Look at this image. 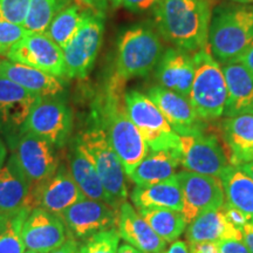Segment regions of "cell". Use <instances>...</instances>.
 <instances>
[{"label":"cell","mask_w":253,"mask_h":253,"mask_svg":"<svg viewBox=\"0 0 253 253\" xmlns=\"http://www.w3.org/2000/svg\"><path fill=\"white\" fill-rule=\"evenodd\" d=\"M78 249H79V244H78L77 239L73 238V237L71 236L61 246H60V248L55 249L54 251H52L49 253H77Z\"/></svg>","instance_id":"ab89813d"},{"label":"cell","mask_w":253,"mask_h":253,"mask_svg":"<svg viewBox=\"0 0 253 253\" xmlns=\"http://www.w3.org/2000/svg\"><path fill=\"white\" fill-rule=\"evenodd\" d=\"M166 253H190L189 252V248L186 246V244L183 240H176L173 242L171 246H170L168 252Z\"/></svg>","instance_id":"7bdbcfd3"},{"label":"cell","mask_w":253,"mask_h":253,"mask_svg":"<svg viewBox=\"0 0 253 253\" xmlns=\"http://www.w3.org/2000/svg\"><path fill=\"white\" fill-rule=\"evenodd\" d=\"M6 156H7V150H6V147L4 142L0 140V169L4 167Z\"/></svg>","instance_id":"f6af8a7d"},{"label":"cell","mask_w":253,"mask_h":253,"mask_svg":"<svg viewBox=\"0 0 253 253\" xmlns=\"http://www.w3.org/2000/svg\"><path fill=\"white\" fill-rule=\"evenodd\" d=\"M181 150L166 149L150 151L129 176L136 186H145L167 181L176 175L181 164Z\"/></svg>","instance_id":"d4e9b609"},{"label":"cell","mask_w":253,"mask_h":253,"mask_svg":"<svg viewBox=\"0 0 253 253\" xmlns=\"http://www.w3.org/2000/svg\"><path fill=\"white\" fill-rule=\"evenodd\" d=\"M120 238L121 237L115 227L102 231L87 239V251L88 253H118Z\"/></svg>","instance_id":"836d02e7"},{"label":"cell","mask_w":253,"mask_h":253,"mask_svg":"<svg viewBox=\"0 0 253 253\" xmlns=\"http://www.w3.org/2000/svg\"><path fill=\"white\" fill-rule=\"evenodd\" d=\"M100 9L91 8L84 24L63 48L65 78L84 79L89 75L102 43L104 21Z\"/></svg>","instance_id":"ba28073f"},{"label":"cell","mask_w":253,"mask_h":253,"mask_svg":"<svg viewBox=\"0 0 253 253\" xmlns=\"http://www.w3.org/2000/svg\"><path fill=\"white\" fill-rule=\"evenodd\" d=\"M21 238L26 250L49 253L60 248L69 237L61 218L36 208L25 220Z\"/></svg>","instance_id":"2e32d148"},{"label":"cell","mask_w":253,"mask_h":253,"mask_svg":"<svg viewBox=\"0 0 253 253\" xmlns=\"http://www.w3.org/2000/svg\"><path fill=\"white\" fill-rule=\"evenodd\" d=\"M131 201L137 209H168L179 212L183 210V195L176 175L156 184L136 186Z\"/></svg>","instance_id":"484cf974"},{"label":"cell","mask_w":253,"mask_h":253,"mask_svg":"<svg viewBox=\"0 0 253 253\" xmlns=\"http://www.w3.org/2000/svg\"><path fill=\"white\" fill-rule=\"evenodd\" d=\"M219 253H249V251L240 240H221Z\"/></svg>","instance_id":"74e56055"},{"label":"cell","mask_w":253,"mask_h":253,"mask_svg":"<svg viewBox=\"0 0 253 253\" xmlns=\"http://www.w3.org/2000/svg\"><path fill=\"white\" fill-rule=\"evenodd\" d=\"M147 95L161 110L176 134L186 135L203 131L202 120L195 113L189 99L162 86L151 87Z\"/></svg>","instance_id":"d6986e66"},{"label":"cell","mask_w":253,"mask_h":253,"mask_svg":"<svg viewBox=\"0 0 253 253\" xmlns=\"http://www.w3.org/2000/svg\"><path fill=\"white\" fill-rule=\"evenodd\" d=\"M125 81L114 74L103 95L100 107V121L109 143L118 154L126 176L150 153L137 126L129 118L125 102Z\"/></svg>","instance_id":"7a4b0ae2"},{"label":"cell","mask_w":253,"mask_h":253,"mask_svg":"<svg viewBox=\"0 0 253 253\" xmlns=\"http://www.w3.org/2000/svg\"><path fill=\"white\" fill-rule=\"evenodd\" d=\"M40 97L0 75V132L20 135L32 108Z\"/></svg>","instance_id":"ac0fdd59"},{"label":"cell","mask_w":253,"mask_h":253,"mask_svg":"<svg viewBox=\"0 0 253 253\" xmlns=\"http://www.w3.org/2000/svg\"><path fill=\"white\" fill-rule=\"evenodd\" d=\"M162 0H120V5L134 13H142L154 8Z\"/></svg>","instance_id":"8d00e7d4"},{"label":"cell","mask_w":253,"mask_h":253,"mask_svg":"<svg viewBox=\"0 0 253 253\" xmlns=\"http://www.w3.org/2000/svg\"><path fill=\"white\" fill-rule=\"evenodd\" d=\"M195 77V65L188 52L170 47L163 52L156 66L160 86L188 99Z\"/></svg>","instance_id":"ffe728a7"},{"label":"cell","mask_w":253,"mask_h":253,"mask_svg":"<svg viewBox=\"0 0 253 253\" xmlns=\"http://www.w3.org/2000/svg\"><path fill=\"white\" fill-rule=\"evenodd\" d=\"M86 196L82 194L68 167L61 166L46 181L32 184V211L41 208L48 212L60 216L69 207L81 201Z\"/></svg>","instance_id":"5bb4252c"},{"label":"cell","mask_w":253,"mask_h":253,"mask_svg":"<svg viewBox=\"0 0 253 253\" xmlns=\"http://www.w3.org/2000/svg\"><path fill=\"white\" fill-rule=\"evenodd\" d=\"M125 102L129 118L137 126L150 151L181 150L179 136L173 131L168 120L149 99L138 90L125 93Z\"/></svg>","instance_id":"52a82bcc"},{"label":"cell","mask_w":253,"mask_h":253,"mask_svg":"<svg viewBox=\"0 0 253 253\" xmlns=\"http://www.w3.org/2000/svg\"><path fill=\"white\" fill-rule=\"evenodd\" d=\"M13 155L33 185L46 181L60 167L54 145L30 132L20 135Z\"/></svg>","instance_id":"9a60e30c"},{"label":"cell","mask_w":253,"mask_h":253,"mask_svg":"<svg viewBox=\"0 0 253 253\" xmlns=\"http://www.w3.org/2000/svg\"><path fill=\"white\" fill-rule=\"evenodd\" d=\"M224 138L231 153L232 166L253 161V114H239L225 120Z\"/></svg>","instance_id":"4316f807"},{"label":"cell","mask_w":253,"mask_h":253,"mask_svg":"<svg viewBox=\"0 0 253 253\" xmlns=\"http://www.w3.org/2000/svg\"><path fill=\"white\" fill-rule=\"evenodd\" d=\"M138 213L167 243L176 242L188 225L184 216L179 211L168 209H138Z\"/></svg>","instance_id":"4dcf8cb0"},{"label":"cell","mask_w":253,"mask_h":253,"mask_svg":"<svg viewBox=\"0 0 253 253\" xmlns=\"http://www.w3.org/2000/svg\"><path fill=\"white\" fill-rule=\"evenodd\" d=\"M226 1L236 2V4H242V5H249V4H253V0H226Z\"/></svg>","instance_id":"c3c4849f"},{"label":"cell","mask_w":253,"mask_h":253,"mask_svg":"<svg viewBox=\"0 0 253 253\" xmlns=\"http://www.w3.org/2000/svg\"><path fill=\"white\" fill-rule=\"evenodd\" d=\"M118 253H144L140 251V250H137L136 248H134V246H131L130 244H122L119 246L118 249Z\"/></svg>","instance_id":"ee69618b"},{"label":"cell","mask_w":253,"mask_h":253,"mask_svg":"<svg viewBox=\"0 0 253 253\" xmlns=\"http://www.w3.org/2000/svg\"><path fill=\"white\" fill-rule=\"evenodd\" d=\"M69 163H71L69 170H71L73 178L80 188L82 194L89 199L106 202L109 204V198L103 188L99 173L91 161L77 143L74 144L72 150Z\"/></svg>","instance_id":"f1b7e54d"},{"label":"cell","mask_w":253,"mask_h":253,"mask_svg":"<svg viewBox=\"0 0 253 253\" xmlns=\"http://www.w3.org/2000/svg\"><path fill=\"white\" fill-rule=\"evenodd\" d=\"M186 239L192 243H216L221 240L243 239L242 230L233 225L226 216L225 204L216 210H210L196 217L188 224Z\"/></svg>","instance_id":"603a6c76"},{"label":"cell","mask_w":253,"mask_h":253,"mask_svg":"<svg viewBox=\"0 0 253 253\" xmlns=\"http://www.w3.org/2000/svg\"><path fill=\"white\" fill-rule=\"evenodd\" d=\"M84 1L87 6H89L91 8L95 9H102L106 7L107 5H114V6H120V0H81Z\"/></svg>","instance_id":"b9f144b4"},{"label":"cell","mask_w":253,"mask_h":253,"mask_svg":"<svg viewBox=\"0 0 253 253\" xmlns=\"http://www.w3.org/2000/svg\"><path fill=\"white\" fill-rule=\"evenodd\" d=\"M75 239H88L118 225L119 210L106 202L82 198L59 216Z\"/></svg>","instance_id":"8fae6325"},{"label":"cell","mask_w":253,"mask_h":253,"mask_svg":"<svg viewBox=\"0 0 253 253\" xmlns=\"http://www.w3.org/2000/svg\"><path fill=\"white\" fill-rule=\"evenodd\" d=\"M219 178L226 204L244 213L249 221H253V179L237 166H227Z\"/></svg>","instance_id":"83f0119b"},{"label":"cell","mask_w":253,"mask_h":253,"mask_svg":"<svg viewBox=\"0 0 253 253\" xmlns=\"http://www.w3.org/2000/svg\"><path fill=\"white\" fill-rule=\"evenodd\" d=\"M24 253H39V252H36V251H31V250H25Z\"/></svg>","instance_id":"f907efd6"},{"label":"cell","mask_w":253,"mask_h":253,"mask_svg":"<svg viewBox=\"0 0 253 253\" xmlns=\"http://www.w3.org/2000/svg\"><path fill=\"white\" fill-rule=\"evenodd\" d=\"M181 142L182 166L186 171L220 177L229 166L219 142L203 131L178 135Z\"/></svg>","instance_id":"7c38bea8"},{"label":"cell","mask_w":253,"mask_h":253,"mask_svg":"<svg viewBox=\"0 0 253 253\" xmlns=\"http://www.w3.org/2000/svg\"><path fill=\"white\" fill-rule=\"evenodd\" d=\"M237 62H240L242 65H244L246 69L253 75V40L250 43L248 49L244 52V54L240 56V59Z\"/></svg>","instance_id":"60d3db41"},{"label":"cell","mask_w":253,"mask_h":253,"mask_svg":"<svg viewBox=\"0 0 253 253\" xmlns=\"http://www.w3.org/2000/svg\"><path fill=\"white\" fill-rule=\"evenodd\" d=\"M183 195V210L190 224L199 214L216 210L225 204V194L219 177L201 175L191 171L176 173Z\"/></svg>","instance_id":"30bf717a"},{"label":"cell","mask_w":253,"mask_h":253,"mask_svg":"<svg viewBox=\"0 0 253 253\" xmlns=\"http://www.w3.org/2000/svg\"><path fill=\"white\" fill-rule=\"evenodd\" d=\"M66 5V0H31L24 27L31 33H43Z\"/></svg>","instance_id":"1f68e13d"},{"label":"cell","mask_w":253,"mask_h":253,"mask_svg":"<svg viewBox=\"0 0 253 253\" xmlns=\"http://www.w3.org/2000/svg\"><path fill=\"white\" fill-rule=\"evenodd\" d=\"M7 60L23 63L56 78H65V59L60 46L43 33H30L8 53Z\"/></svg>","instance_id":"4fadbf2b"},{"label":"cell","mask_w":253,"mask_h":253,"mask_svg":"<svg viewBox=\"0 0 253 253\" xmlns=\"http://www.w3.org/2000/svg\"><path fill=\"white\" fill-rule=\"evenodd\" d=\"M244 114H253V107H251V108H250L248 112L244 113Z\"/></svg>","instance_id":"816d5d0a"},{"label":"cell","mask_w":253,"mask_h":253,"mask_svg":"<svg viewBox=\"0 0 253 253\" xmlns=\"http://www.w3.org/2000/svg\"><path fill=\"white\" fill-rule=\"evenodd\" d=\"M23 211L17 216L8 218L6 227L0 233V253H24L25 245L21 238V230L28 216Z\"/></svg>","instance_id":"d6a6232c"},{"label":"cell","mask_w":253,"mask_h":253,"mask_svg":"<svg viewBox=\"0 0 253 253\" xmlns=\"http://www.w3.org/2000/svg\"><path fill=\"white\" fill-rule=\"evenodd\" d=\"M90 7L73 2L60 9L50 21L46 34L63 49L84 24Z\"/></svg>","instance_id":"f546056e"},{"label":"cell","mask_w":253,"mask_h":253,"mask_svg":"<svg viewBox=\"0 0 253 253\" xmlns=\"http://www.w3.org/2000/svg\"><path fill=\"white\" fill-rule=\"evenodd\" d=\"M77 253H88L86 245H79V249H78Z\"/></svg>","instance_id":"681fc988"},{"label":"cell","mask_w":253,"mask_h":253,"mask_svg":"<svg viewBox=\"0 0 253 253\" xmlns=\"http://www.w3.org/2000/svg\"><path fill=\"white\" fill-rule=\"evenodd\" d=\"M118 46L115 75L125 82L150 74L164 52L160 36L153 28L145 26L126 31Z\"/></svg>","instance_id":"8992f818"},{"label":"cell","mask_w":253,"mask_h":253,"mask_svg":"<svg viewBox=\"0 0 253 253\" xmlns=\"http://www.w3.org/2000/svg\"><path fill=\"white\" fill-rule=\"evenodd\" d=\"M227 88L224 114L229 118L244 114L253 107V75L240 62L221 66Z\"/></svg>","instance_id":"cb8c5ba5"},{"label":"cell","mask_w":253,"mask_h":253,"mask_svg":"<svg viewBox=\"0 0 253 253\" xmlns=\"http://www.w3.org/2000/svg\"><path fill=\"white\" fill-rule=\"evenodd\" d=\"M72 129L73 114L67 104L55 97H43L33 106L21 134L30 132L55 148H62L67 143Z\"/></svg>","instance_id":"9c48e42d"},{"label":"cell","mask_w":253,"mask_h":253,"mask_svg":"<svg viewBox=\"0 0 253 253\" xmlns=\"http://www.w3.org/2000/svg\"><path fill=\"white\" fill-rule=\"evenodd\" d=\"M31 0H0V20L23 25Z\"/></svg>","instance_id":"d590c367"},{"label":"cell","mask_w":253,"mask_h":253,"mask_svg":"<svg viewBox=\"0 0 253 253\" xmlns=\"http://www.w3.org/2000/svg\"><path fill=\"white\" fill-rule=\"evenodd\" d=\"M31 191L32 182L12 155L0 169V214L12 218L23 211L31 213Z\"/></svg>","instance_id":"e0dca14e"},{"label":"cell","mask_w":253,"mask_h":253,"mask_svg":"<svg viewBox=\"0 0 253 253\" xmlns=\"http://www.w3.org/2000/svg\"><path fill=\"white\" fill-rule=\"evenodd\" d=\"M7 221H8L7 217L0 214V233H1V231L6 227V224H7Z\"/></svg>","instance_id":"7dc6e473"},{"label":"cell","mask_w":253,"mask_h":253,"mask_svg":"<svg viewBox=\"0 0 253 253\" xmlns=\"http://www.w3.org/2000/svg\"><path fill=\"white\" fill-rule=\"evenodd\" d=\"M118 231L122 239L144 253H164L167 249V242L151 229L128 202L119 209Z\"/></svg>","instance_id":"44dd1931"},{"label":"cell","mask_w":253,"mask_h":253,"mask_svg":"<svg viewBox=\"0 0 253 253\" xmlns=\"http://www.w3.org/2000/svg\"><path fill=\"white\" fill-rule=\"evenodd\" d=\"M212 0H162L154 7L160 36L185 52H198L209 45Z\"/></svg>","instance_id":"6da1fadb"},{"label":"cell","mask_w":253,"mask_h":253,"mask_svg":"<svg viewBox=\"0 0 253 253\" xmlns=\"http://www.w3.org/2000/svg\"><path fill=\"white\" fill-rule=\"evenodd\" d=\"M253 40V6L220 5L214 8L209 46L221 65L237 62Z\"/></svg>","instance_id":"3957f363"},{"label":"cell","mask_w":253,"mask_h":253,"mask_svg":"<svg viewBox=\"0 0 253 253\" xmlns=\"http://www.w3.org/2000/svg\"><path fill=\"white\" fill-rule=\"evenodd\" d=\"M30 33L23 25L0 20V56L7 58L11 49Z\"/></svg>","instance_id":"e575fe53"},{"label":"cell","mask_w":253,"mask_h":253,"mask_svg":"<svg viewBox=\"0 0 253 253\" xmlns=\"http://www.w3.org/2000/svg\"><path fill=\"white\" fill-rule=\"evenodd\" d=\"M240 168H242V169L244 170V171L248 173V175L253 179V161H252V162L243 164V166H240Z\"/></svg>","instance_id":"bcb514c9"},{"label":"cell","mask_w":253,"mask_h":253,"mask_svg":"<svg viewBox=\"0 0 253 253\" xmlns=\"http://www.w3.org/2000/svg\"><path fill=\"white\" fill-rule=\"evenodd\" d=\"M0 75L40 99L55 97L63 91V82L60 78L9 60H0Z\"/></svg>","instance_id":"7402d4cb"},{"label":"cell","mask_w":253,"mask_h":253,"mask_svg":"<svg viewBox=\"0 0 253 253\" xmlns=\"http://www.w3.org/2000/svg\"><path fill=\"white\" fill-rule=\"evenodd\" d=\"M75 143L96 169L109 198V204L119 210L128 197L126 171L121 160L109 143L103 126L99 123L90 126L79 135Z\"/></svg>","instance_id":"277c9868"},{"label":"cell","mask_w":253,"mask_h":253,"mask_svg":"<svg viewBox=\"0 0 253 253\" xmlns=\"http://www.w3.org/2000/svg\"><path fill=\"white\" fill-rule=\"evenodd\" d=\"M243 244L246 246L249 253H253V221L246 223L242 229Z\"/></svg>","instance_id":"f35d334b"},{"label":"cell","mask_w":253,"mask_h":253,"mask_svg":"<svg viewBox=\"0 0 253 253\" xmlns=\"http://www.w3.org/2000/svg\"><path fill=\"white\" fill-rule=\"evenodd\" d=\"M195 77L190 90L189 101L202 121H212L224 114L227 100L225 77L219 62L213 58L208 47L192 56Z\"/></svg>","instance_id":"5b68a950"}]
</instances>
